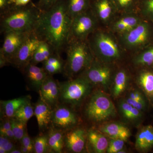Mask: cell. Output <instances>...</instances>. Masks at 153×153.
<instances>
[{
  "instance_id": "obj_10",
  "label": "cell",
  "mask_w": 153,
  "mask_h": 153,
  "mask_svg": "<svg viewBox=\"0 0 153 153\" xmlns=\"http://www.w3.org/2000/svg\"><path fill=\"white\" fill-rule=\"evenodd\" d=\"M78 122V117L68 107L58 105L53 110L51 124L56 129L65 132L75 128Z\"/></svg>"
},
{
  "instance_id": "obj_19",
  "label": "cell",
  "mask_w": 153,
  "mask_h": 153,
  "mask_svg": "<svg viewBox=\"0 0 153 153\" xmlns=\"http://www.w3.org/2000/svg\"><path fill=\"white\" fill-rule=\"evenodd\" d=\"M138 85L148 101L153 105V72L145 70L141 72L137 78Z\"/></svg>"
},
{
  "instance_id": "obj_14",
  "label": "cell",
  "mask_w": 153,
  "mask_h": 153,
  "mask_svg": "<svg viewBox=\"0 0 153 153\" xmlns=\"http://www.w3.org/2000/svg\"><path fill=\"white\" fill-rule=\"evenodd\" d=\"M86 137L85 130L79 128H74L65 132L64 148L71 152H82L85 149Z\"/></svg>"
},
{
  "instance_id": "obj_46",
  "label": "cell",
  "mask_w": 153,
  "mask_h": 153,
  "mask_svg": "<svg viewBox=\"0 0 153 153\" xmlns=\"http://www.w3.org/2000/svg\"><path fill=\"white\" fill-rule=\"evenodd\" d=\"M1 134V136L6 137L8 138L9 139L12 140H15V137L13 132V130L12 129H10L7 130L5 131L1 132H0Z\"/></svg>"
},
{
  "instance_id": "obj_34",
  "label": "cell",
  "mask_w": 153,
  "mask_h": 153,
  "mask_svg": "<svg viewBox=\"0 0 153 153\" xmlns=\"http://www.w3.org/2000/svg\"><path fill=\"white\" fill-rule=\"evenodd\" d=\"M115 6L122 10H127L134 5L136 0H112Z\"/></svg>"
},
{
  "instance_id": "obj_9",
  "label": "cell",
  "mask_w": 153,
  "mask_h": 153,
  "mask_svg": "<svg viewBox=\"0 0 153 153\" xmlns=\"http://www.w3.org/2000/svg\"><path fill=\"white\" fill-rule=\"evenodd\" d=\"M95 26L94 17L86 11L75 16L72 19L69 39L85 40L94 31Z\"/></svg>"
},
{
  "instance_id": "obj_28",
  "label": "cell",
  "mask_w": 153,
  "mask_h": 153,
  "mask_svg": "<svg viewBox=\"0 0 153 153\" xmlns=\"http://www.w3.org/2000/svg\"><path fill=\"white\" fill-rule=\"evenodd\" d=\"M34 142V152L36 153H45L50 152L49 143H48V134L39 135L36 137L33 140Z\"/></svg>"
},
{
  "instance_id": "obj_17",
  "label": "cell",
  "mask_w": 153,
  "mask_h": 153,
  "mask_svg": "<svg viewBox=\"0 0 153 153\" xmlns=\"http://www.w3.org/2000/svg\"><path fill=\"white\" fill-rule=\"evenodd\" d=\"M52 114L53 110L40 99L34 108V114L40 130H45L51 124Z\"/></svg>"
},
{
  "instance_id": "obj_20",
  "label": "cell",
  "mask_w": 153,
  "mask_h": 153,
  "mask_svg": "<svg viewBox=\"0 0 153 153\" xmlns=\"http://www.w3.org/2000/svg\"><path fill=\"white\" fill-rule=\"evenodd\" d=\"M31 100V97L28 95L7 101H1V108L5 118L13 117L15 113L22 106Z\"/></svg>"
},
{
  "instance_id": "obj_13",
  "label": "cell",
  "mask_w": 153,
  "mask_h": 153,
  "mask_svg": "<svg viewBox=\"0 0 153 153\" xmlns=\"http://www.w3.org/2000/svg\"><path fill=\"white\" fill-rule=\"evenodd\" d=\"M149 25L141 22L128 32L123 33L122 41L126 47L135 48L144 44L149 38Z\"/></svg>"
},
{
  "instance_id": "obj_12",
  "label": "cell",
  "mask_w": 153,
  "mask_h": 153,
  "mask_svg": "<svg viewBox=\"0 0 153 153\" xmlns=\"http://www.w3.org/2000/svg\"><path fill=\"white\" fill-rule=\"evenodd\" d=\"M40 99L54 110L60 102V83L48 74L39 91Z\"/></svg>"
},
{
  "instance_id": "obj_6",
  "label": "cell",
  "mask_w": 153,
  "mask_h": 153,
  "mask_svg": "<svg viewBox=\"0 0 153 153\" xmlns=\"http://www.w3.org/2000/svg\"><path fill=\"white\" fill-rule=\"evenodd\" d=\"M91 45L92 53L103 61L111 62L120 58V51L117 44L106 33H96L92 38Z\"/></svg>"
},
{
  "instance_id": "obj_48",
  "label": "cell",
  "mask_w": 153,
  "mask_h": 153,
  "mask_svg": "<svg viewBox=\"0 0 153 153\" xmlns=\"http://www.w3.org/2000/svg\"><path fill=\"white\" fill-rule=\"evenodd\" d=\"M20 149L22 153H30L28 149L27 148L25 147V146H23L22 145H21V147H20Z\"/></svg>"
},
{
  "instance_id": "obj_15",
  "label": "cell",
  "mask_w": 153,
  "mask_h": 153,
  "mask_svg": "<svg viewBox=\"0 0 153 153\" xmlns=\"http://www.w3.org/2000/svg\"><path fill=\"white\" fill-rule=\"evenodd\" d=\"M99 130L110 139H121L127 140L131 133L128 128L122 124L110 123L102 125Z\"/></svg>"
},
{
  "instance_id": "obj_51",
  "label": "cell",
  "mask_w": 153,
  "mask_h": 153,
  "mask_svg": "<svg viewBox=\"0 0 153 153\" xmlns=\"http://www.w3.org/2000/svg\"><path fill=\"white\" fill-rule=\"evenodd\" d=\"M12 1H13V4H14V0H12Z\"/></svg>"
},
{
  "instance_id": "obj_26",
  "label": "cell",
  "mask_w": 153,
  "mask_h": 153,
  "mask_svg": "<svg viewBox=\"0 0 153 153\" xmlns=\"http://www.w3.org/2000/svg\"><path fill=\"white\" fill-rule=\"evenodd\" d=\"M68 14L71 19L86 11L89 5L88 0H67Z\"/></svg>"
},
{
  "instance_id": "obj_38",
  "label": "cell",
  "mask_w": 153,
  "mask_h": 153,
  "mask_svg": "<svg viewBox=\"0 0 153 153\" xmlns=\"http://www.w3.org/2000/svg\"><path fill=\"white\" fill-rule=\"evenodd\" d=\"M21 141L22 145L27 148L30 153H33L34 152V142L28 135L27 131Z\"/></svg>"
},
{
  "instance_id": "obj_11",
  "label": "cell",
  "mask_w": 153,
  "mask_h": 153,
  "mask_svg": "<svg viewBox=\"0 0 153 153\" xmlns=\"http://www.w3.org/2000/svg\"><path fill=\"white\" fill-rule=\"evenodd\" d=\"M41 41L34 32L30 33L10 63H13L18 68H25L31 62L34 53Z\"/></svg>"
},
{
  "instance_id": "obj_47",
  "label": "cell",
  "mask_w": 153,
  "mask_h": 153,
  "mask_svg": "<svg viewBox=\"0 0 153 153\" xmlns=\"http://www.w3.org/2000/svg\"><path fill=\"white\" fill-rule=\"evenodd\" d=\"M30 0H14V4L16 6H25L27 5Z\"/></svg>"
},
{
  "instance_id": "obj_22",
  "label": "cell",
  "mask_w": 153,
  "mask_h": 153,
  "mask_svg": "<svg viewBox=\"0 0 153 153\" xmlns=\"http://www.w3.org/2000/svg\"><path fill=\"white\" fill-rule=\"evenodd\" d=\"M54 52H55V50L46 41H41L34 53L30 63L36 65L41 62L43 63L53 55Z\"/></svg>"
},
{
  "instance_id": "obj_40",
  "label": "cell",
  "mask_w": 153,
  "mask_h": 153,
  "mask_svg": "<svg viewBox=\"0 0 153 153\" xmlns=\"http://www.w3.org/2000/svg\"><path fill=\"white\" fill-rule=\"evenodd\" d=\"M59 0H40L39 9L41 12L47 10L55 4Z\"/></svg>"
},
{
  "instance_id": "obj_36",
  "label": "cell",
  "mask_w": 153,
  "mask_h": 153,
  "mask_svg": "<svg viewBox=\"0 0 153 153\" xmlns=\"http://www.w3.org/2000/svg\"><path fill=\"white\" fill-rule=\"evenodd\" d=\"M0 148H3L6 152L10 153L11 151L15 149L14 144L11 142V140L6 137L1 136L0 137Z\"/></svg>"
},
{
  "instance_id": "obj_18",
  "label": "cell",
  "mask_w": 153,
  "mask_h": 153,
  "mask_svg": "<svg viewBox=\"0 0 153 153\" xmlns=\"http://www.w3.org/2000/svg\"><path fill=\"white\" fill-rule=\"evenodd\" d=\"M87 137L89 145L95 153L106 152L109 141L104 134L99 130L91 129L88 131Z\"/></svg>"
},
{
  "instance_id": "obj_44",
  "label": "cell",
  "mask_w": 153,
  "mask_h": 153,
  "mask_svg": "<svg viewBox=\"0 0 153 153\" xmlns=\"http://www.w3.org/2000/svg\"><path fill=\"white\" fill-rule=\"evenodd\" d=\"M12 129L10 118H5L2 123L1 124V128H0V132L5 131L7 130Z\"/></svg>"
},
{
  "instance_id": "obj_45",
  "label": "cell",
  "mask_w": 153,
  "mask_h": 153,
  "mask_svg": "<svg viewBox=\"0 0 153 153\" xmlns=\"http://www.w3.org/2000/svg\"><path fill=\"white\" fill-rule=\"evenodd\" d=\"M13 4L12 0H0V9L2 13L8 9L9 5Z\"/></svg>"
},
{
  "instance_id": "obj_31",
  "label": "cell",
  "mask_w": 153,
  "mask_h": 153,
  "mask_svg": "<svg viewBox=\"0 0 153 153\" xmlns=\"http://www.w3.org/2000/svg\"><path fill=\"white\" fill-rule=\"evenodd\" d=\"M135 64L140 66H150L153 64V47L138 55L134 59Z\"/></svg>"
},
{
  "instance_id": "obj_35",
  "label": "cell",
  "mask_w": 153,
  "mask_h": 153,
  "mask_svg": "<svg viewBox=\"0 0 153 153\" xmlns=\"http://www.w3.org/2000/svg\"><path fill=\"white\" fill-rule=\"evenodd\" d=\"M43 68L48 74L51 75L61 72L63 70L64 66L43 63Z\"/></svg>"
},
{
  "instance_id": "obj_49",
  "label": "cell",
  "mask_w": 153,
  "mask_h": 153,
  "mask_svg": "<svg viewBox=\"0 0 153 153\" xmlns=\"http://www.w3.org/2000/svg\"><path fill=\"white\" fill-rule=\"evenodd\" d=\"M10 153H22L20 150V149H17L16 148L13 149V150L11 151Z\"/></svg>"
},
{
  "instance_id": "obj_29",
  "label": "cell",
  "mask_w": 153,
  "mask_h": 153,
  "mask_svg": "<svg viewBox=\"0 0 153 153\" xmlns=\"http://www.w3.org/2000/svg\"><path fill=\"white\" fill-rule=\"evenodd\" d=\"M48 74L44 70L37 74L26 76V77L30 86L33 89L39 92L40 88Z\"/></svg>"
},
{
  "instance_id": "obj_41",
  "label": "cell",
  "mask_w": 153,
  "mask_h": 153,
  "mask_svg": "<svg viewBox=\"0 0 153 153\" xmlns=\"http://www.w3.org/2000/svg\"><path fill=\"white\" fill-rule=\"evenodd\" d=\"M128 97L138 101H146L144 96L142 92L138 90L131 91L129 93Z\"/></svg>"
},
{
  "instance_id": "obj_2",
  "label": "cell",
  "mask_w": 153,
  "mask_h": 153,
  "mask_svg": "<svg viewBox=\"0 0 153 153\" xmlns=\"http://www.w3.org/2000/svg\"><path fill=\"white\" fill-rule=\"evenodd\" d=\"M41 11L33 6L14 5L2 14L1 28L4 33L34 32Z\"/></svg>"
},
{
  "instance_id": "obj_16",
  "label": "cell",
  "mask_w": 153,
  "mask_h": 153,
  "mask_svg": "<svg viewBox=\"0 0 153 153\" xmlns=\"http://www.w3.org/2000/svg\"><path fill=\"white\" fill-rule=\"evenodd\" d=\"M136 149L141 152H146L153 147V126H144L139 130L136 137Z\"/></svg>"
},
{
  "instance_id": "obj_32",
  "label": "cell",
  "mask_w": 153,
  "mask_h": 153,
  "mask_svg": "<svg viewBox=\"0 0 153 153\" xmlns=\"http://www.w3.org/2000/svg\"><path fill=\"white\" fill-rule=\"evenodd\" d=\"M125 141L121 139H111L106 152L119 153L121 150L123 149Z\"/></svg>"
},
{
  "instance_id": "obj_8",
  "label": "cell",
  "mask_w": 153,
  "mask_h": 153,
  "mask_svg": "<svg viewBox=\"0 0 153 153\" xmlns=\"http://www.w3.org/2000/svg\"><path fill=\"white\" fill-rule=\"evenodd\" d=\"M112 69L110 66L94 59L89 66L83 71L82 77L93 85L108 87L111 82Z\"/></svg>"
},
{
  "instance_id": "obj_1",
  "label": "cell",
  "mask_w": 153,
  "mask_h": 153,
  "mask_svg": "<svg viewBox=\"0 0 153 153\" xmlns=\"http://www.w3.org/2000/svg\"><path fill=\"white\" fill-rule=\"evenodd\" d=\"M71 22L67 2L59 0L49 10L41 12L34 33L58 52L67 46Z\"/></svg>"
},
{
  "instance_id": "obj_4",
  "label": "cell",
  "mask_w": 153,
  "mask_h": 153,
  "mask_svg": "<svg viewBox=\"0 0 153 153\" xmlns=\"http://www.w3.org/2000/svg\"><path fill=\"white\" fill-rule=\"evenodd\" d=\"M86 117L94 123H100L114 117L116 109L109 97L104 92L97 91L94 92L85 107Z\"/></svg>"
},
{
  "instance_id": "obj_7",
  "label": "cell",
  "mask_w": 153,
  "mask_h": 153,
  "mask_svg": "<svg viewBox=\"0 0 153 153\" xmlns=\"http://www.w3.org/2000/svg\"><path fill=\"white\" fill-rule=\"evenodd\" d=\"M32 33L16 31L4 33V39L0 52L1 67L4 66L6 63H10L23 42Z\"/></svg>"
},
{
  "instance_id": "obj_39",
  "label": "cell",
  "mask_w": 153,
  "mask_h": 153,
  "mask_svg": "<svg viewBox=\"0 0 153 153\" xmlns=\"http://www.w3.org/2000/svg\"><path fill=\"white\" fill-rule=\"evenodd\" d=\"M142 10L145 14L153 17V0H144L142 3Z\"/></svg>"
},
{
  "instance_id": "obj_30",
  "label": "cell",
  "mask_w": 153,
  "mask_h": 153,
  "mask_svg": "<svg viewBox=\"0 0 153 153\" xmlns=\"http://www.w3.org/2000/svg\"><path fill=\"white\" fill-rule=\"evenodd\" d=\"M10 120L15 140L21 141L27 131V124L14 117L11 118Z\"/></svg>"
},
{
  "instance_id": "obj_50",
  "label": "cell",
  "mask_w": 153,
  "mask_h": 153,
  "mask_svg": "<svg viewBox=\"0 0 153 153\" xmlns=\"http://www.w3.org/2000/svg\"><path fill=\"white\" fill-rule=\"evenodd\" d=\"M0 153H7V152L3 148H0Z\"/></svg>"
},
{
  "instance_id": "obj_24",
  "label": "cell",
  "mask_w": 153,
  "mask_h": 153,
  "mask_svg": "<svg viewBox=\"0 0 153 153\" xmlns=\"http://www.w3.org/2000/svg\"><path fill=\"white\" fill-rule=\"evenodd\" d=\"M114 6L112 0H97L94 7L99 18L102 21H106L110 18Z\"/></svg>"
},
{
  "instance_id": "obj_43",
  "label": "cell",
  "mask_w": 153,
  "mask_h": 153,
  "mask_svg": "<svg viewBox=\"0 0 153 153\" xmlns=\"http://www.w3.org/2000/svg\"><path fill=\"white\" fill-rule=\"evenodd\" d=\"M113 28L116 31L123 33V34L129 31L128 27L123 22H120V20H118L115 23L114 25Z\"/></svg>"
},
{
  "instance_id": "obj_27",
  "label": "cell",
  "mask_w": 153,
  "mask_h": 153,
  "mask_svg": "<svg viewBox=\"0 0 153 153\" xmlns=\"http://www.w3.org/2000/svg\"><path fill=\"white\" fill-rule=\"evenodd\" d=\"M34 115V109L30 101L21 106L15 113L13 117L27 124Z\"/></svg>"
},
{
  "instance_id": "obj_3",
  "label": "cell",
  "mask_w": 153,
  "mask_h": 153,
  "mask_svg": "<svg viewBox=\"0 0 153 153\" xmlns=\"http://www.w3.org/2000/svg\"><path fill=\"white\" fill-rule=\"evenodd\" d=\"M66 48L67 58L63 70L65 75L72 79L90 66L94 59L93 53L84 40L69 39Z\"/></svg>"
},
{
  "instance_id": "obj_42",
  "label": "cell",
  "mask_w": 153,
  "mask_h": 153,
  "mask_svg": "<svg viewBox=\"0 0 153 153\" xmlns=\"http://www.w3.org/2000/svg\"><path fill=\"white\" fill-rule=\"evenodd\" d=\"M43 63H47L48 64H54V65H62L63 66V63L62 60L60 59L59 56H56L54 54L50 56L46 61Z\"/></svg>"
},
{
  "instance_id": "obj_23",
  "label": "cell",
  "mask_w": 153,
  "mask_h": 153,
  "mask_svg": "<svg viewBox=\"0 0 153 153\" xmlns=\"http://www.w3.org/2000/svg\"><path fill=\"white\" fill-rule=\"evenodd\" d=\"M128 77L124 70H120L115 74L111 90L113 97L117 98L124 92L127 86Z\"/></svg>"
},
{
  "instance_id": "obj_33",
  "label": "cell",
  "mask_w": 153,
  "mask_h": 153,
  "mask_svg": "<svg viewBox=\"0 0 153 153\" xmlns=\"http://www.w3.org/2000/svg\"><path fill=\"white\" fill-rule=\"evenodd\" d=\"M119 20L128 27L129 31L135 27L141 22L139 18L133 16L125 17Z\"/></svg>"
},
{
  "instance_id": "obj_21",
  "label": "cell",
  "mask_w": 153,
  "mask_h": 153,
  "mask_svg": "<svg viewBox=\"0 0 153 153\" xmlns=\"http://www.w3.org/2000/svg\"><path fill=\"white\" fill-rule=\"evenodd\" d=\"M64 132L50 127L48 131V143L50 152L61 153L64 148Z\"/></svg>"
},
{
  "instance_id": "obj_37",
  "label": "cell",
  "mask_w": 153,
  "mask_h": 153,
  "mask_svg": "<svg viewBox=\"0 0 153 153\" xmlns=\"http://www.w3.org/2000/svg\"><path fill=\"white\" fill-rule=\"evenodd\" d=\"M124 100L128 104L135 108L140 111H143L146 107V101H138L132 99L128 97H127Z\"/></svg>"
},
{
  "instance_id": "obj_5",
  "label": "cell",
  "mask_w": 153,
  "mask_h": 153,
  "mask_svg": "<svg viewBox=\"0 0 153 153\" xmlns=\"http://www.w3.org/2000/svg\"><path fill=\"white\" fill-rule=\"evenodd\" d=\"M93 85L82 76L60 83V101L72 106L77 105L90 94Z\"/></svg>"
},
{
  "instance_id": "obj_25",
  "label": "cell",
  "mask_w": 153,
  "mask_h": 153,
  "mask_svg": "<svg viewBox=\"0 0 153 153\" xmlns=\"http://www.w3.org/2000/svg\"><path fill=\"white\" fill-rule=\"evenodd\" d=\"M119 108L123 117L130 121H138L142 116V111L128 104L124 100L120 102Z\"/></svg>"
}]
</instances>
